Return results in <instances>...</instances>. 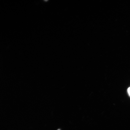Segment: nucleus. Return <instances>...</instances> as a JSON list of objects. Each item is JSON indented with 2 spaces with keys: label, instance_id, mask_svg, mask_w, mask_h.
<instances>
[{
  "label": "nucleus",
  "instance_id": "nucleus-1",
  "mask_svg": "<svg viewBox=\"0 0 130 130\" xmlns=\"http://www.w3.org/2000/svg\"><path fill=\"white\" fill-rule=\"evenodd\" d=\"M128 92L130 96V87L128 89Z\"/></svg>",
  "mask_w": 130,
  "mask_h": 130
},
{
  "label": "nucleus",
  "instance_id": "nucleus-2",
  "mask_svg": "<svg viewBox=\"0 0 130 130\" xmlns=\"http://www.w3.org/2000/svg\"><path fill=\"white\" fill-rule=\"evenodd\" d=\"M57 130H61L60 129H58Z\"/></svg>",
  "mask_w": 130,
  "mask_h": 130
}]
</instances>
